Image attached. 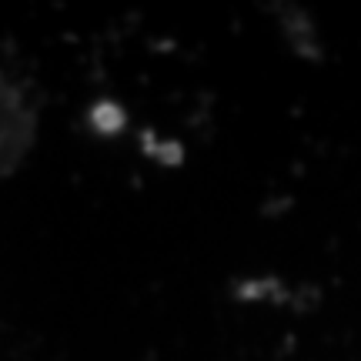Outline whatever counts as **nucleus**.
<instances>
[{
    "mask_svg": "<svg viewBox=\"0 0 361 361\" xmlns=\"http://www.w3.org/2000/svg\"><path fill=\"white\" fill-rule=\"evenodd\" d=\"M27 144V111L17 94L0 90V174L20 157Z\"/></svg>",
    "mask_w": 361,
    "mask_h": 361,
    "instance_id": "obj_1",
    "label": "nucleus"
}]
</instances>
